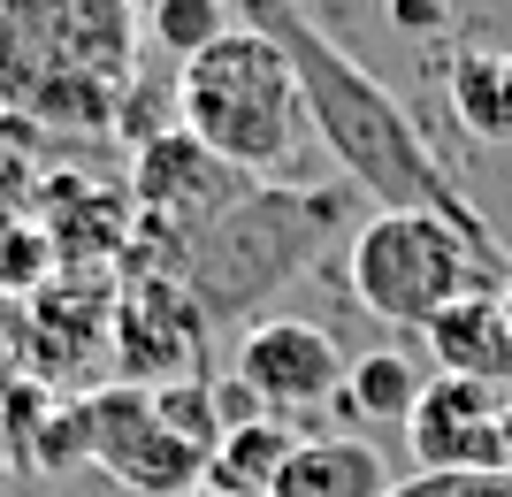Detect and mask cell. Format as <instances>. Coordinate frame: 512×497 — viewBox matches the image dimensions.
Returning <instances> with one entry per match:
<instances>
[{"label":"cell","instance_id":"obj_1","mask_svg":"<svg viewBox=\"0 0 512 497\" xmlns=\"http://www.w3.org/2000/svg\"><path fill=\"white\" fill-rule=\"evenodd\" d=\"M253 31H268V39L283 46L314 138L329 146V161L344 169V184H352L360 199H375V215H444L459 238H474L497 260L490 222L459 199V184L444 176L436 146L421 138V123L406 115V100H398L375 69L352 62V54L321 31L306 8H291V0H268V8L253 16Z\"/></svg>","mask_w":512,"mask_h":497},{"label":"cell","instance_id":"obj_2","mask_svg":"<svg viewBox=\"0 0 512 497\" xmlns=\"http://www.w3.org/2000/svg\"><path fill=\"white\" fill-rule=\"evenodd\" d=\"M130 77V0H0V108H16L23 123L107 130Z\"/></svg>","mask_w":512,"mask_h":497},{"label":"cell","instance_id":"obj_3","mask_svg":"<svg viewBox=\"0 0 512 497\" xmlns=\"http://www.w3.org/2000/svg\"><path fill=\"white\" fill-rule=\"evenodd\" d=\"M176 130H192L214 161H230L253 184H306V100L299 77L283 62V46L253 23H237L230 39L176 69Z\"/></svg>","mask_w":512,"mask_h":497},{"label":"cell","instance_id":"obj_4","mask_svg":"<svg viewBox=\"0 0 512 497\" xmlns=\"http://www.w3.org/2000/svg\"><path fill=\"white\" fill-rule=\"evenodd\" d=\"M352 215V184H253V192L222 207V215L184 245V291L199 299L207 329L253 322L283 283L314 268V253L329 245V230H344Z\"/></svg>","mask_w":512,"mask_h":497},{"label":"cell","instance_id":"obj_5","mask_svg":"<svg viewBox=\"0 0 512 497\" xmlns=\"http://www.w3.org/2000/svg\"><path fill=\"white\" fill-rule=\"evenodd\" d=\"M490 268H512V260H490L444 215H367L344 253L352 299L390 329H428L451 299L490 291Z\"/></svg>","mask_w":512,"mask_h":497},{"label":"cell","instance_id":"obj_6","mask_svg":"<svg viewBox=\"0 0 512 497\" xmlns=\"http://www.w3.org/2000/svg\"><path fill=\"white\" fill-rule=\"evenodd\" d=\"M253 192V176L214 161L192 130H153L130 161V207H138V245H169V268H184V245L207 230L222 207Z\"/></svg>","mask_w":512,"mask_h":497},{"label":"cell","instance_id":"obj_7","mask_svg":"<svg viewBox=\"0 0 512 497\" xmlns=\"http://www.w3.org/2000/svg\"><path fill=\"white\" fill-rule=\"evenodd\" d=\"M85 436H92V475L123 482L130 497H192L207 482V452L161 429L153 390L138 383L85 390Z\"/></svg>","mask_w":512,"mask_h":497},{"label":"cell","instance_id":"obj_8","mask_svg":"<svg viewBox=\"0 0 512 497\" xmlns=\"http://www.w3.org/2000/svg\"><path fill=\"white\" fill-rule=\"evenodd\" d=\"M199 352H207V314L184 291V276L130 260L123 291H115V368H123V383L138 390L184 383V375H199Z\"/></svg>","mask_w":512,"mask_h":497},{"label":"cell","instance_id":"obj_9","mask_svg":"<svg viewBox=\"0 0 512 497\" xmlns=\"http://www.w3.org/2000/svg\"><path fill=\"white\" fill-rule=\"evenodd\" d=\"M344 345L329 337L321 322H299V314H268V322H253L245 337H237V383L260 398V413L268 421H314L321 406H337L344 390Z\"/></svg>","mask_w":512,"mask_h":497},{"label":"cell","instance_id":"obj_10","mask_svg":"<svg viewBox=\"0 0 512 497\" xmlns=\"http://www.w3.org/2000/svg\"><path fill=\"white\" fill-rule=\"evenodd\" d=\"M497 413L505 390L467 383V375H428L406 413V444L421 475H505L497 459Z\"/></svg>","mask_w":512,"mask_h":497},{"label":"cell","instance_id":"obj_11","mask_svg":"<svg viewBox=\"0 0 512 497\" xmlns=\"http://www.w3.org/2000/svg\"><path fill=\"white\" fill-rule=\"evenodd\" d=\"M100 352H115V283H100V276L39 283V299H31V360H23V375L46 383V390H62V383H85Z\"/></svg>","mask_w":512,"mask_h":497},{"label":"cell","instance_id":"obj_12","mask_svg":"<svg viewBox=\"0 0 512 497\" xmlns=\"http://www.w3.org/2000/svg\"><path fill=\"white\" fill-rule=\"evenodd\" d=\"M421 337H428L436 375H467V383L512 390V322H505V306H497V291H467V299H451Z\"/></svg>","mask_w":512,"mask_h":497},{"label":"cell","instance_id":"obj_13","mask_svg":"<svg viewBox=\"0 0 512 497\" xmlns=\"http://www.w3.org/2000/svg\"><path fill=\"white\" fill-rule=\"evenodd\" d=\"M390 459L367 436H299L268 497H390Z\"/></svg>","mask_w":512,"mask_h":497},{"label":"cell","instance_id":"obj_14","mask_svg":"<svg viewBox=\"0 0 512 497\" xmlns=\"http://www.w3.org/2000/svg\"><path fill=\"white\" fill-rule=\"evenodd\" d=\"M444 92L474 138L512 146V46H459L444 69Z\"/></svg>","mask_w":512,"mask_h":497},{"label":"cell","instance_id":"obj_15","mask_svg":"<svg viewBox=\"0 0 512 497\" xmlns=\"http://www.w3.org/2000/svg\"><path fill=\"white\" fill-rule=\"evenodd\" d=\"M299 429L291 421H245L214 444L207 459V490H230V497H268V482L283 475V459H291Z\"/></svg>","mask_w":512,"mask_h":497},{"label":"cell","instance_id":"obj_16","mask_svg":"<svg viewBox=\"0 0 512 497\" xmlns=\"http://www.w3.org/2000/svg\"><path fill=\"white\" fill-rule=\"evenodd\" d=\"M428 375L413 368V352H360L352 368H344V390L329 413H352V421H398L406 429L413 398H421Z\"/></svg>","mask_w":512,"mask_h":497},{"label":"cell","instance_id":"obj_17","mask_svg":"<svg viewBox=\"0 0 512 497\" xmlns=\"http://www.w3.org/2000/svg\"><path fill=\"white\" fill-rule=\"evenodd\" d=\"M146 31H153V46L176 54V69H184L192 54H207L214 39H230V31H237V8H230V0H153Z\"/></svg>","mask_w":512,"mask_h":497},{"label":"cell","instance_id":"obj_18","mask_svg":"<svg viewBox=\"0 0 512 497\" xmlns=\"http://www.w3.org/2000/svg\"><path fill=\"white\" fill-rule=\"evenodd\" d=\"M153 413H161V429H169V436H184L192 452L214 459V444H222V421H214V383H207V375L161 383V390H153Z\"/></svg>","mask_w":512,"mask_h":497},{"label":"cell","instance_id":"obj_19","mask_svg":"<svg viewBox=\"0 0 512 497\" xmlns=\"http://www.w3.org/2000/svg\"><path fill=\"white\" fill-rule=\"evenodd\" d=\"M390 497H512V475H406Z\"/></svg>","mask_w":512,"mask_h":497},{"label":"cell","instance_id":"obj_20","mask_svg":"<svg viewBox=\"0 0 512 497\" xmlns=\"http://www.w3.org/2000/svg\"><path fill=\"white\" fill-rule=\"evenodd\" d=\"M23 360H31V306L0 291V383L23 375Z\"/></svg>","mask_w":512,"mask_h":497},{"label":"cell","instance_id":"obj_21","mask_svg":"<svg viewBox=\"0 0 512 497\" xmlns=\"http://www.w3.org/2000/svg\"><path fill=\"white\" fill-rule=\"evenodd\" d=\"M214 421H222V436H230V429H245V421H268V413H260V398L237 383V375H222V383H214Z\"/></svg>","mask_w":512,"mask_h":497},{"label":"cell","instance_id":"obj_22","mask_svg":"<svg viewBox=\"0 0 512 497\" xmlns=\"http://www.w3.org/2000/svg\"><path fill=\"white\" fill-rule=\"evenodd\" d=\"M383 16L398 23V31H444V0H383Z\"/></svg>","mask_w":512,"mask_h":497},{"label":"cell","instance_id":"obj_23","mask_svg":"<svg viewBox=\"0 0 512 497\" xmlns=\"http://www.w3.org/2000/svg\"><path fill=\"white\" fill-rule=\"evenodd\" d=\"M497 459H505V475H512V390H505V413H497Z\"/></svg>","mask_w":512,"mask_h":497},{"label":"cell","instance_id":"obj_24","mask_svg":"<svg viewBox=\"0 0 512 497\" xmlns=\"http://www.w3.org/2000/svg\"><path fill=\"white\" fill-rule=\"evenodd\" d=\"M230 8H237V23H253L260 8H268V0H230Z\"/></svg>","mask_w":512,"mask_h":497},{"label":"cell","instance_id":"obj_25","mask_svg":"<svg viewBox=\"0 0 512 497\" xmlns=\"http://www.w3.org/2000/svg\"><path fill=\"white\" fill-rule=\"evenodd\" d=\"M192 497H230V490H207V482H199V490H192Z\"/></svg>","mask_w":512,"mask_h":497},{"label":"cell","instance_id":"obj_26","mask_svg":"<svg viewBox=\"0 0 512 497\" xmlns=\"http://www.w3.org/2000/svg\"><path fill=\"white\" fill-rule=\"evenodd\" d=\"M291 8H299V0H291Z\"/></svg>","mask_w":512,"mask_h":497}]
</instances>
